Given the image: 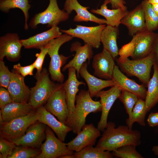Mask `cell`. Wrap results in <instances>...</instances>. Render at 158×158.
<instances>
[{
  "label": "cell",
  "instance_id": "6da1fadb",
  "mask_svg": "<svg viewBox=\"0 0 158 158\" xmlns=\"http://www.w3.org/2000/svg\"><path fill=\"white\" fill-rule=\"evenodd\" d=\"M115 126L114 122L107 123L97 147L110 152L127 145L138 146L141 144V134L139 131L131 129L127 126L121 125L117 128Z\"/></svg>",
  "mask_w": 158,
  "mask_h": 158
},
{
  "label": "cell",
  "instance_id": "7a4b0ae2",
  "mask_svg": "<svg viewBox=\"0 0 158 158\" xmlns=\"http://www.w3.org/2000/svg\"><path fill=\"white\" fill-rule=\"evenodd\" d=\"M75 109L67 119L66 125L77 134L85 124L86 118L90 113H95L101 111L102 107L99 101L92 99L88 90H82L77 95Z\"/></svg>",
  "mask_w": 158,
  "mask_h": 158
},
{
  "label": "cell",
  "instance_id": "3957f363",
  "mask_svg": "<svg viewBox=\"0 0 158 158\" xmlns=\"http://www.w3.org/2000/svg\"><path fill=\"white\" fill-rule=\"evenodd\" d=\"M73 37L66 34L50 41L45 46L48 49V54L50 57L48 71L51 80L62 83L64 77L61 71V68L70 56H65L59 54V50L64 43L71 40Z\"/></svg>",
  "mask_w": 158,
  "mask_h": 158
},
{
  "label": "cell",
  "instance_id": "277c9868",
  "mask_svg": "<svg viewBox=\"0 0 158 158\" xmlns=\"http://www.w3.org/2000/svg\"><path fill=\"white\" fill-rule=\"evenodd\" d=\"M117 62L125 73L128 75L136 77L145 85L147 86L150 79L151 68L155 63L152 53L138 59L130 60L127 57H120Z\"/></svg>",
  "mask_w": 158,
  "mask_h": 158
},
{
  "label": "cell",
  "instance_id": "5b68a950",
  "mask_svg": "<svg viewBox=\"0 0 158 158\" xmlns=\"http://www.w3.org/2000/svg\"><path fill=\"white\" fill-rule=\"evenodd\" d=\"M49 73L45 68L42 69L35 76L37 81L35 85L30 89V95L28 103L35 110L46 103L57 85L51 81Z\"/></svg>",
  "mask_w": 158,
  "mask_h": 158
},
{
  "label": "cell",
  "instance_id": "8992f818",
  "mask_svg": "<svg viewBox=\"0 0 158 158\" xmlns=\"http://www.w3.org/2000/svg\"><path fill=\"white\" fill-rule=\"evenodd\" d=\"M38 121L36 109L28 115L4 122L0 126V136L11 141L22 136L28 128Z\"/></svg>",
  "mask_w": 158,
  "mask_h": 158
},
{
  "label": "cell",
  "instance_id": "52a82bcc",
  "mask_svg": "<svg viewBox=\"0 0 158 158\" xmlns=\"http://www.w3.org/2000/svg\"><path fill=\"white\" fill-rule=\"evenodd\" d=\"M49 4L44 11L34 16L29 23L32 28H36L40 24H47L48 27L57 26L60 23L67 20L69 15L59 8L57 0H49Z\"/></svg>",
  "mask_w": 158,
  "mask_h": 158
},
{
  "label": "cell",
  "instance_id": "ba28073f",
  "mask_svg": "<svg viewBox=\"0 0 158 158\" xmlns=\"http://www.w3.org/2000/svg\"><path fill=\"white\" fill-rule=\"evenodd\" d=\"M45 132V140L40 148V154L36 158H60L63 156L74 154V152L68 149L67 143L57 138L54 131L47 126Z\"/></svg>",
  "mask_w": 158,
  "mask_h": 158
},
{
  "label": "cell",
  "instance_id": "9c48e42d",
  "mask_svg": "<svg viewBox=\"0 0 158 158\" xmlns=\"http://www.w3.org/2000/svg\"><path fill=\"white\" fill-rule=\"evenodd\" d=\"M46 109L55 116L60 121L66 124L69 115L66 92L63 83L57 87L44 106Z\"/></svg>",
  "mask_w": 158,
  "mask_h": 158
},
{
  "label": "cell",
  "instance_id": "30bf717a",
  "mask_svg": "<svg viewBox=\"0 0 158 158\" xmlns=\"http://www.w3.org/2000/svg\"><path fill=\"white\" fill-rule=\"evenodd\" d=\"M106 26L104 24L87 27L80 25H76L75 28L68 30H60L62 32L82 39L85 44H89L92 47L98 49L101 44V37L103 30Z\"/></svg>",
  "mask_w": 158,
  "mask_h": 158
},
{
  "label": "cell",
  "instance_id": "8fae6325",
  "mask_svg": "<svg viewBox=\"0 0 158 158\" xmlns=\"http://www.w3.org/2000/svg\"><path fill=\"white\" fill-rule=\"evenodd\" d=\"M100 131L93 124H85L76 136L67 143L68 149L77 152L88 146H93L101 135Z\"/></svg>",
  "mask_w": 158,
  "mask_h": 158
},
{
  "label": "cell",
  "instance_id": "7c38bea8",
  "mask_svg": "<svg viewBox=\"0 0 158 158\" xmlns=\"http://www.w3.org/2000/svg\"><path fill=\"white\" fill-rule=\"evenodd\" d=\"M47 126L45 124L36 121L30 126L22 136L11 141L16 146L40 148L46 139Z\"/></svg>",
  "mask_w": 158,
  "mask_h": 158
},
{
  "label": "cell",
  "instance_id": "4fadbf2b",
  "mask_svg": "<svg viewBox=\"0 0 158 158\" xmlns=\"http://www.w3.org/2000/svg\"><path fill=\"white\" fill-rule=\"evenodd\" d=\"M121 92L120 88L115 85L108 90L100 91L96 95L95 97L100 99L99 101L102 107L101 115L97 125V128L100 131L102 132L106 127L110 110Z\"/></svg>",
  "mask_w": 158,
  "mask_h": 158
},
{
  "label": "cell",
  "instance_id": "5bb4252c",
  "mask_svg": "<svg viewBox=\"0 0 158 158\" xmlns=\"http://www.w3.org/2000/svg\"><path fill=\"white\" fill-rule=\"evenodd\" d=\"M23 47L18 34L8 33L0 38V60L5 57L8 60L15 61L20 57V51Z\"/></svg>",
  "mask_w": 158,
  "mask_h": 158
},
{
  "label": "cell",
  "instance_id": "9a60e30c",
  "mask_svg": "<svg viewBox=\"0 0 158 158\" xmlns=\"http://www.w3.org/2000/svg\"><path fill=\"white\" fill-rule=\"evenodd\" d=\"M157 34L145 30L133 36L134 45L130 56L132 59L145 58L151 53Z\"/></svg>",
  "mask_w": 158,
  "mask_h": 158
},
{
  "label": "cell",
  "instance_id": "2e32d148",
  "mask_svg": "<svg viewBox=\"0 0 158 158\" xmlns=\"http://www.w3.org/2000/svg\"><path fill=\"white\" fill-rule=\"evenodd\" d=\"M114 59L104 49L101 52L95 55L92 62L94 75L106 80L112 79L115 65Z\"/></svg>",
  "mask_w": 158,
  "mask_h": 158
},
{
  "label": "cell",
  "instance_id": "e0dca14e",
  "mask_svg": "<svg viewBox=\"0 0 158 158\" xmlns=\"http://www.w3.org/2000/svg\"><path fill=\"white\" fill-rule=\"evenodd\" d=\"M38 121L49 127L56 133L58 138L64 142L68 133L72 129L66 124L56 119L54 116L47 111L43 105L36 109Z\"/></svg>",
  "mask_w": 158,
  "mask_h": 158
},
{
  "label": "cell",
  "instance_id": "ac0fdd59",
  "mask_svg": "<svg viewBox=\"0 0 158 158\" xmlns=\"http://www.w3.org/2000/svg\"><path fill=\"white\" fill-rule=\"evenodd\" d=\"M7 90L14 102L23 103H28L30 89L24 81V78L13 70Z\"/></svg>",
  "mask_w": 158,
  "mask_h": 158
},
{
  "label": "cell",
  "instance_id": "d6986e66",
  "mask_svg": "<svg viewBox=\"0 0 158 158\" xmlns=\"http://www.w3.org/2000/svg\"><path fill=\"white\" fill-rule=\"evenodd\" d=\"M121 24L127 27L129 35L132 37L146 30L144 12L141 4L128 11L121 20Z\"/></svg>",
  "mask_w": 158,
  "mask_h": 158
},
{
  "label": "cell",
  "instance_id": "ffe728a7",
  "mask_svg": "<svg viewBox=\"0 0 158 158\" xmlns=\"http://www.w3.org/2000/svg\"><path fill=\"white\" fill-rule=\"evenodd\" d=\"M112 79L121 90L133 93L145 100L147 92L145 85L143 84H138L133 80L128 78L121 71L118 66L116 65L113 71Z\"/></svg>",
  "mask_w": 158,
  "mask_h": 158
},
{
  "label": "cell",
  "instance_id": "44dd1931",
  "mask_svg": "<svg viewBox=\"0 0 158 158\" xmlns=\"http://www.w3.org/2000/svg\"><path fill=\"white\" fill-rule=\"evenodd\" d=\"M92 47L87 44L82 46L79 42H76L71 44L70 49L71 52H75L74 58L63 68L62 70L65 71L70 67H74L76 69L77 77L79 76V71L83 64L87 60L89 62L92 57L93 52Z\"/></svg>",
  "mask_w": 158,
  "mask_h": 158
},
{
  "label": "cell",
  "instance_id": "7402d4cb",
  "mask_svg": "<svg viewBox=\"0 0 158 158\" xmlns=\"http://www.w3.org/2000/svg\"><path fill=\"white\" fill-rule=\"evenodd\" d=\"M88 7H85L81 5L77 0H66L64 5V10L68 15L73 11L76 15L73 18L75 22L91 21L99 24H106L105 19L99 18L89 11Z\"/></svg>",
  "mask_w": 158,
  "mask_h": 158
},
{
  "label": "cell",
  "instance_id": "603a6c76",
  "mask_svg": "<svg viewBox=\"0 0 158 158\" xmlns=\"http://www.w3.org/2000/svg\"><path fill=\"white\" fill-rule=\"evenodd\" d=\"M68 76L67 79L63 83L65 89L67 104L69 110V115H70L74 111L76 97L79 91L78 87L80 85H85L82 81H79L77 78L76 70L73 67L68 68Z\"/></svg>",
  "mask_w": 158,
  "mask_h": 158
},
{
  "label": "cell",
  "instance_id": "cb8c5ba5",
  "mask_svg": "<svg viewBox=\"0 0 158 158\" xmlns=\"http://www.w3.org/2000/svg\"><path fill=\"white\" fill-rule=\"evenodd\" d=\"M62 35L59 28L57 26L37 34L28 38L21 40L23 46L25 49H40L45 47L52 40Z\"/></svg>",
  "mask_w": 158,
  "mask_h": 158
},
{
  "label": "cell",
  "instance_id": "d4e9b609",
  "mask_svg": "<svg viewBox=\"0 0 158 158\" xmlns=\"http://www.w3.org/2000/svg\"><path fill=\"white\" fill-rule=\"evenodd\" d=\"M88 63H84L79 71V74L86 82L91 97H96L97 94L104 88L116 85L112 80H103L99 79L90 74L87 70Z\"/></svg>",
  "mask_w": 158,
  "mask_h": 158
},
{
  "label": "cell",
  "instance_id": "484cf974",
  "mask_svg": "<svg viewBox=\"0 0 158 158\" xmlns=\"http://www.w3.org/2000/svg\"><path fill=\"white\" fill-rule=\"evenodd\" d=\"M109 3H110L109 0H105L99 9H92L90 11L104 17L107 25L118 27L121 20L129 11L122 8L109 9L107 4Z\"/></svg>",
  "mask_w": 158,
  "mask_h": 158
},
{
  "label": "cell",
  "instance_id": "4316f807",
  "mask_svg": "<svg viewBox=\"0 0 158 158\" xmlns=\"http://www.w3.org/2000/svg\"><path fill=\"white\" fill-rule=\"evenodd\" d=\"M118 27L107 25L102 33L101 41L103 49L107 51L114 59L119 55L117 40L119 34Z\"/></svg>",
  "mask_w": 158,
  "mask_h": 158
},
{
  "label": "cell",
  "instance_id": "83f0119b",
  "mask_svg": "<svg viewBox=\"0 0 158 158\" xmlns=\"http://www.w3.org/2000/svg\"><path fill=\"white\" fill-rule=\"evenodd\" d=\"M28 103L13 102L1 109L4 122H8L14 119L28 115L34 110Z\"/></svg>",
  "mask_w": 158,
  "mask_h": 158
},
{
  "label": "cell",
  "instance_id": "f1b7e54d",
  "mask_svg": "<svg viewBox=\"0 0 158 158\" xmlns=\"http://www.w3.org/2000/svg\"><path fill=\"white\" fill-rule=\"evenodd\" d=\"M153 66V75L148 84V89L145 99L147 112L158 103V68L155 63Z\"/></svg>",
  "mask_w": 158,
  "mask_h": 158
},
{
  "label": "cell",
  "instance_id": "f546056e",
  "mask_svg": "<svg viewBox=\"0 0 158 158\" xmlns=\"http://www.w3.org/2000/svg\"><path fill=\"white\" fill-rule=\"evenodd\" d=\"M30 7L29 0H0V9L2 12L8 13L10 9L16 8H19L23 11L25 16L24 28L25 30L28 28V11Z\"/></svg>",
  "mask_w": 158,
  "mask_h": 158
},
{
  "label": "cell",
  "instance_id": "4dcf8cb0",
  "mask_svg": "<svg viewBox=\"0 0 158 158\" xmlns=\"http://www.w3.org/2000/svg\"><path fill=\"white\" fill-rule=\"evenodd\" d=\"M110 151L104 150L96 146L86 147L72 155L63 156L61 158H113Z\"/></svg>",
  "mask_w": 158,
  "mask_h": 158
},
{
  "label": "cell",
  "instance_id": "1f68e13d",
  "mask_svg": "<svg viewBox=\"0 0 158 158\" xmlns=\"http://www.w3.org/2000/svg\"><path fill=\"white\" fill-rule=\"evenodd\" d=\"M147 113L145 100L138 97L132 110L130 118L126 120L127 126L132 129L133 124L136 122L141 126H145V119Z\"/></svg>",
  "mask_w": 158,
  "mask_h": 158
},
{
  "label": "cell",
  "instance_id": "d6a6232c",
  "mask_svg": "<svg viewBox=\"0 0 158 158\" xmlns=\"http://www.w3.org/2000/svg\"><path fill=\"white\" fill-rule=\"evenodd\" d=\"M143 9L145 22V30L153 32L158 29V15L153 9L152 4L147 0L143 1L141 4Z\"/></svg>",
  "mask_w": 158,
  "mask_h": 158
},
{
  "label": "cell",
  "instance_id": "836d02e7",
  "mask_svg": "<svg viewBox=\"0 0 158 158\" xmlns=\"http://www.w3.org/2000/svg\"><path fill=\"white\" fill-rule=\"evenodd\" d=\"M40 152V148L16 146L8 158H36Z\"/></svg>",
  "mask_w": 158,
  "mask_h": 158
},
{
  "label": "cell",
  "instance_id": "e575fe53",
  "mask_svg": "<svg viewBox=\"0 0 158 158\" xmlns=\"http://www.w3.org/2000/svg\"><path fill=\"white\" fill-rule=\"evenodd\" d=\"M136 146L129 144L121 146L112 151L114 156L117 158H143L144 157L136 150Z\"/></svg>",
  "mask_w": 158,
  "mask_h": 158
},
{
  "label": "cell",
  "instance_id": "d590c367",
  "mask_svg": "<svg viewBox=\"0 0 158 158\" xmlns=\"http://www.w3.org/2000/svg\"><path fill=\"white\" fill-rule=\"evenodd\" d=\"M138 97L135 94L125 90H121L118 98L124 105L126 111L130 118L133 108Z\"/></svg>",
  "mask_w": 158,
  "mask_h": 158
},
{
  "label": "cell",
  "instance_id": "8d00e7d4",
  "mask_svg": "<svg viewBox=\"0 0 158 158\" xmlns=\"http://www.w3.org/2000/svg\"><path fill=\"white\" fill-rule=\"evenodd\" d=\"M12 72L9 70L4 61L0 60V85L7 89L10 83Z\"/></svg>",
  "mask_w": 158,
  "mask_h": 158
},
{
  "label": "cell",
  "instance_id": "74e56055",
  "mask_svg": "<svg viewBox=\"0 0 158 158\" xmlns=\"http://www.w3.org/2000/svg\"><path fill=\"white\" fill-rule=\"evenodd\" d=\"M16 146L13 142L0 136V153L3 158H8Z\"/></svg>",
  "mask_w": 158,
  "mask_h": 158
},
{
  "label": "cell",
  "instance_id": "f35d334b",
  "mask_svg": "<svg viewBox=\"0 0 158 158\" xmlns=\"http://www.w3.org/2000/svg\"><path fill=\"white\" fill-rule=\"evenodd\" d=\"M40 50V52L35 54L37 58L32 63L35 68L37 70L36 74H40L42 71L44 58L46 55L48 54V49L46 46L42 47Z\"/></svg>",
  "mask_w": 158,
  "mask_h": 158
},
{
  "label": "cell",
  "instance_id": "ab89813d",
  "mask_svg": "<svg viewBox=\"0 0 158 158\" xmlns=\"http://www.w3.org/2000/svg\"><path fill=\"white\" fill-rule=\"evenodd\" d=\"M13 69L16 72L25 78L26 76L33 75V71L35 68L33 64L25 66H22L18 63L13 66Z\"/></svg>",
  "mask_w": 158,
  "mask_h": 158
},
{
  "label": "cell",
  "instance_id": "60d3db41",
  "mask_svg": "<svg viewBox=\"0 0 158 158\" xmlns=\"http://www.w3.org/2000/svg\"><path fill=\"white\" fill-rule=\"evenodd\" d=\"M13 102L7 89L4 87L0 88V107L1 109L6 105Z\"/></svg>",
  "mask_w": 158,
  "mask_h": 158
},
{
  "label": "cell",
  "instance_id": "b9f144b4",
  "mask_svg": "<svg viewBox=\"0 0 158 158\" xmlns=\"http://www.w3.org/2000/svg\"><path fill=\"white\" fill-rule=\"evenodd\" d=\"M149 126L154 127L158 126V112L151 113L147 120Z\"/></svg>",
  "mask_w": 158,
  "mask_h": 158
},
{
  "label": "cell",
  "instance_id": "7bdbcfd3",
  "mask_svg": "<svg viewBox=\"0 0 158 158\" xmlns=\"http://www.w3.org/2000/svg\"><path fill=\"white\" fill-rule=\"evenodd\" d=\"M112 9L122 8L127 9L125 6L126 2L123 0H109Z\"/></svg>",
  "mask_w": 158,
  "mask_h": 158
},
{
  "label": "cell",
  "instance_id": "ee69618b",
  "mask_svg": "<svg viewBox=\"0 0 158 158\" xmlns=\"http://www.w3.org/2000/svg\"><path fill=\"white\" fill-rule=\"evenodd\" d=\"M154 55L155 63L158 65V33L155 41L151 52Z\"/></svg>",
  "mask_w": 158,
  "mask_h": 158
},
{
  "label": "cell",
  "instance_id": "f6af8a7d",
  "mask_svg": "<svg viewBox=\"0 0 158 158\" xmlns=\"http://www.w3.org/2000/svg\"><path fill=\"white\" fill-rule=\"evenodd\" d=\"M152 6L154 11L158 15V3L152 4Z\"/></svg>",
  "mask_w": 158,
  "mask_h": 158
},
{
  "label": "cell",
  "instance_id": "bcb514c9",
  "mask_svg": "<svg viewBox=\"0 0 158 158\" xmlns=\"http://www.w3.org/2000/svg\"><path fill=\"white\" fill-rule=\"evenodd\" d=\"M152 150L155 155L158 156V145L153 146Z\"/></svg>",
  "mask_w": 158,
  "mask_h": 158
},
{
  "label": "cell",
  "instance_id": "7dc6e473",
  "mask_svg": "<svg viewBox=\"0 0 158 158\" xmlns=\"http://www.w3.org/2000/svg\"><path fill=\"white\" fill-rule=\"evenodd\" d=\"M147 1L151 4L158 3V0H147Z\"/></svg>",
  "mask_w": 158,
  "mask_h": 158
},
{
  "label": "cell",
  "instance_id": "c3c4849f",
  "mask_svg": "<svg viewBox=\"0 0 158 158\" xmlns=\"http://www.w3.org/2000/svg\"><path fill=\"white\" fill-rule=\"evenodd\" d=\"M143 1H145V0H142Z\"/></svg>",
  "mask_w": 158,
  "mask_h": 158
},
{
  "label": "cell",
  "instance_id": "681fc988",
  "mask_svg": "<svg viewBox=\"0 0 158 158\" xmlns=\"http://www.w3.org/2000/svg\"><path fill=\"white\" fill-rule=\"evenodd\" d=\"M157 65V66H158V65Z\"/></svg>",
  "mask_w": 158,
  "mask_h": 158
}]
</instances>
